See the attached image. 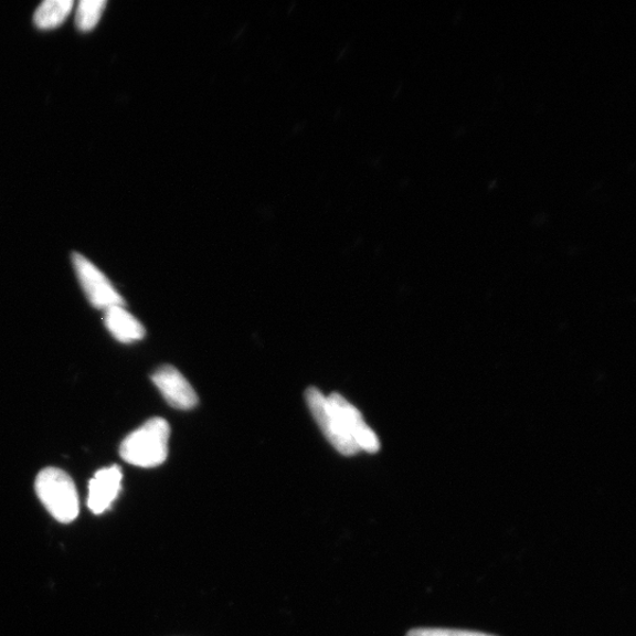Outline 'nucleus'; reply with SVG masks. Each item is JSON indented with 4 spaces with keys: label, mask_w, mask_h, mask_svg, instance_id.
<instances>
[{
    "label": "nucleus",
    "mask_w": 636,
    "mask_h": 636,
    "mask_svg": "<svg viewBox=\"0 0 636 636\" xmlns=\"http://www.w3.org/2000/svg\"><path fill=\"white\" fill-rule=\"evenodd\" d=\"M106 7L105 0H82L76 10V25L81 31L93 30Z\"/></svg>",
    "instance_id": "obj_10"
},
{
    "label": "nucleus",
    "mask_w": 636,
    "mask_h": 636,
    "mask_svg": "<svg viewBox=\"0 0 636 636\" xmlns=\"http://www.w3.org/2000/svg\"><path fill=\"white\" fill-rule=\"evenodd\" d=\"M406 636H495L481 632L448 629V628H416L412 629Z\"/></svg>",
    "instance_id": "obj_11"
},
{
    "label": "nucleus",
    "mask_w": 636,
    "mask_h": 636,
    "mask_svg": "<svg viewBox=\"0 0 636 636\" xmlns=\"http://www.w3.org/2000/svg\"><path fill=\"white\" fill-rule=\"evenodd\" d=\"M104 322L114 338L121 343H132L146 336V328L124 307L105 310Z\"/></svg>",
    "instance_id": "obj_8"
},
{
    "label": "nucleus",
    "mask_w": 636,
    "mask_h": 636,
    "mask_svg": "<svg viewBox=\"0 0 636 636\" xmlns=\"http://www.w3.org/2000/svg\"><path fill=\"white\" fill-rule=\"evenodd\" d=\"M152 382L176 410L189 411L199 403L197 392L174 367L163 365L156 370Z\"/></svg>",
    "instance_id": "obj_6"
},
{
    "label": "nucleus",
    "mask_w": 636,
    "mask_h": 636,
    "mask_svg": "<svg viewBox=\"0 0 636 636\" xmlns=\"http://www.w3.org/2000/svg\"><path fill=\"white\" fill-rule=\"evenodd\" d=\"M328 400L358 448L367 453L379 452L380 439L375 432L368 426L357 406H353L338 393L331 394Z\"/></svg>",
    "instance_id": "obj_5"
},
{
    "label": "nucleus",
    "mask_w": 636,
    "mask_h": 636,
    "mask_svg": "<svg viewBox=\"0 0 636 636\" xmlns=\"http://www.w3.org/2000/svg\"><path fill=\"white\" fill-rule=\"evenodd\" d=\"M73 263L81 286L95 308L108 310L113 307H124L123 297L106 277L92 262L81 254L73 255Z\"/></svg>",
    "instance_id": "obj_4"
},
{
    "label": "nucleus",
    "mask_w": 636,
    "mask_h": 636,
    "mask_svg": "<svg viewBox=\"0 0 636 636\" xmlns=\"http://www.w3.org/2000/svg\"><path fill=\"white\" fill-rule=\"evenodd\" d=\"M74 6L73 0H46L35 11L34 24L42 30L55 29L65 22Z\"/></svg>",
    "instance_id": "obj_9"
},
{
    "label": "nucleus",
    "mask_w": 636,
    "mask_h": 636,
    "mask_svg": "<svg viewBox=\"0 0 636 636\" xmlns=\"http://www.w3.org/2000/svg\"><path fill=\"white\" fill-rule=\"evenodd\" d=\"M306 399L314 418L330 444L342 455H357L360 449L346 432L340 417L336 414L328 398L318 391V389L309 388L306 393Z\"/></svg>",
    "instance_id": "obj_3"
},
{
    "label": "nucleus",
    "mask_w": 636,
    "mask_h": 636,
    "mask_svg": "<svg viewBox=\"0 0 636 636\" xmlns=\"http://www.w3.org/2000/svg\"><path fill=\"white\" fill-rule=\"evenodd\" d=\"M123 474L118 466L98 470L88 483L87 507L94 515H103L116 501L121 488Z\"/></svg>",
    "instance_id": "obj_7"
},
{
    "label": "nucleus",
    "mask_w": 636,
    "mask_h": 636,
    "mask_svg": "<svg viewBox=\"0 0 636 636\" xmlns=\"http://www.w3.org/2000/svg\"><path fill=\"white\" fill-rule=\"evenodd\" d=\"M35 492L57 521L70 523L78 517L80 498L76 486L62 469H43L35 479Z\"/></svg>",
    "instance_id": "obj_2"
},
{
    "label": "nucleus",
    "mask_w": 636,
    "mask_h": 636,
    "mask_svg": "<svg viewBox=\"0 0 636 636\" xmlns=\"http://www.w3.org/2000/svg\"><path fill=\"white\" fill-rule=\"evenodd\" d=\"M169 437V423L153 417L121 442L119 454L132 466L155 468L165 464L168 457Z\"/></svg>",
    "instance_id": "obj_1"
}]
</instances>
